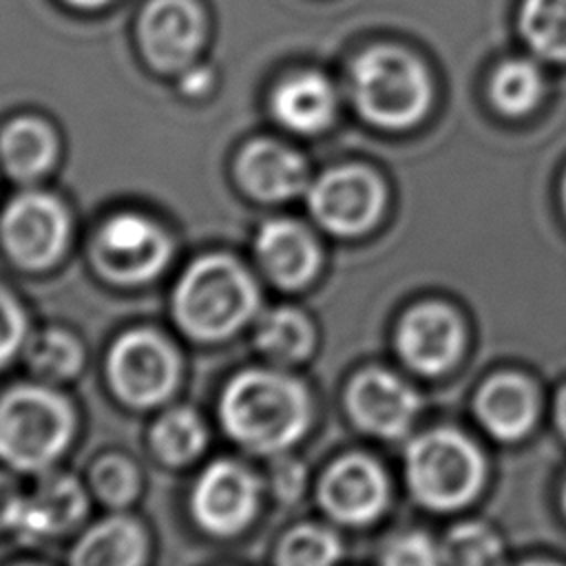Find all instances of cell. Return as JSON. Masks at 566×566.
Wrapping results in <instances>:
<instances>
[{
  "label": "cell",
  "instance_id": "20",
  "mask_svg": "<svg viewBox=\"0 0 566 566\" xmlns=\"http://www.w3.org/2000/svg\"><path fill=\"white\" fill-rule=\"evenodd\" d=\"M57 153L53 128L40 117H15L0 130V159L7 172L29 181L44 175Z\"/></svg>",
  "mask_w": 566,
  "mask_h": 566
},
{
  "label": "cell",
  "instance_id": "15",
  "mask_svg": "<svg viewBox=\"0 0 566 566\" xmlns=\"http://www.w3.org/2000/svg\"><path fill=\"white\" fill-rule=\"evenodd\" d=\"M237 177L252 197L283 201L305 188L307 170L294 148L274 139H254L239 153Z\"/></svg>",
  "mask_w": 566,
  "mask_h": 566
},
{
  "label": "cell",
  "instance_id": "17",
  "mask_svg": "<svg viewBox=\"0 0 566 566\" xmlns=\"http://www.w3.org/2000/svg\"><path fill=\"white\" fill-rule=\"evenodd\" d=\"M475 413L484 429L500 440H520L526 436L537 416L535 389L515 374L489 378L475 400Z\"/></svg>",
  "mask_w": 566,
  "mask_h": 566
},
{
  "label": "cell",
  "instance_id": "26",
  "mask_svg": "<svg viewBox=\"0 0 566 566\" xmlns=\"http://www.w3.org/2000/svg\"><path fill=\"white\" fill-rule=\"evenodd\" d=\"M444 566H500L502 544L497 535L484 524L467 522L455 526L442 548Z\"/></svg>",
  "mask_w": 566,
  "mask_h": 566
},
{
  "label": "cell",
  "instance_id": "9",
  "mask_svg": "<svg viewBox=\"0 0 566 566\" xmlns=\"http://www.w3.org/2000/svg\"><path fill=\"white\" fill-rule=\"evenodd\" d=\"M168 237L137 212L113 214L95 237V259L115 281L137 283L155 276L168 261Z\"/></svg>",
  "mask_w": 566,
  "mask_h": 566
},
{
  "label": "cell",
  "instance_id": "31",
  "mask_svg": "<svg viewBox=\"0 0 566 566\" xmlns=\"http://www.w3.org/2000/svg\"><path fill=\"white\" fill-rule=\"evenodd\" d=\"M24 336V318L15 301L0 290V367L15 354Z\"/></svg>",
  "mask_w": 566,
  "mask_h": 566
},
{
  "label": "cell",
  "instance_id": "30",
  "mask_svg": "<svg viewBox=\"0 0 566 566\" xmlns=\"http://www.w3.org/2000/svg\"><path fill=\"white\" fill-rule=\"evenodd\" d=\"M380 566H444L440 548L422 533L396 537L382 553Z\"/></svg>",
  "mask_w": 566,
  "mask_h": 566
},
{
  "label": "cell",
  "instance_id": "24",
  "mask_svg": "<svg viewBox=\"0 0 566 566\" xmlns=\"http://www.w3.org/2000/svg\"><path fill=\"white\" fill-rule=\"evenodd\" d=\"M259 347L276 360H298L314 343L310 321L294 310H276L263 318L256 332Z\"/></svg>",
  "mask_w": 566,
  "mask_h": 566
},
{
  "label": "cell",
  "instance_id": "4",
  "mask_svg": "<svg viewBox=\"0 0 566 566\" xmlns=\"http://www.w3.org/2000/svg\"><path fill=\"white\" fill-rule=\"evenodd\" d=\"M478 447L453 429L422 433L407 449V482L429 509L453 511L471 502L482 484Z\"/></svg>",
  "mask_w": 566,
  "mask_h": 566
},
{
  "label": "cell",
  "instance_id": "27",
  "mask_svg": "<svg viewBox=\"0 0 566 566\" xmlns=\"http://www.w3.org/2000/svg\"><path fill=\"white\" fill-rule=\"evenodd\" d=\"M338 551L334 533L321 526H298L281 542L279 566H332Z\"/></svg>",
  "mask_w": 566,
  "mask_h": 566
},
{
  "label": "cell",
  "instance_id": "36",
  "mask_svg": "<svg viewBox=\"0 0 566 566\" xmlns=\"http://www.w3.org/2000/svg\"><path fill=\"white\" fill-rule=\"evenodd\" d=\"M524 566H555V564H542V562H535V564H524Z\"/></svg>",
  "mask_w": 566,
  "mask_h": 566
},
{
  "label": "cell",
  "instance_id": "1",
  "mask_svg": "<svg viewBox=\"0 0 566 566\" xmlns=\"http://www.w3.org/2000/svg\"><path fill=\"white\" fill-rule=\"evenodd\" d=\"M305 389L276 371H243L223 391L221 420L243 447L272 453L292 444L307 424Z\"/></svg>",
  "mask_w": 566,
  "mask_h": 566
},
{
  "label": "cell",
  "instance_id": "33",
  "mask_svg": "<svg viewBox=\"0 0 566 566\" xmlns=\"http://www.w3.org/2000/svg\"><path fill=\"white\" fill-rule=\"evenodd\" d=\"M210 82H212V75L201 69V66H188L184 71V77H181V88L188 93V95H199L203 93L206 88H210Z\"/></svg>",
  "mask_w": 566,
  "mask_h": 566
},
{
  "label": "cell",
  "instance_id": "5",
  "mask_svg": "<svg viewBox=\"0 0 566 566\" xmlns=\"http://www.w3.org/2000/svg\"><path fill=\"white\" fill-rule=\"evenodd\" d=\"M73 418L66 402L42 387H18L0 400V458L22 471L51 464L66 447Z\"/></svg>",
  "mask_w": 566,
  "mask_h": 566
},
{
  "label": "cell",
  "instance_id": "2",
  "mask_svg": "<svg viewBox=\"0 0 566 566\" xmlns=\"http://www.w3.org/2000/svg\"><path fill=\"white\" fill-rule=\"evenodd\" d=\"M354 104L382 128H407L429 108L431 84L422 62L400 46H371L349 71Z\"/></svg>",
  "mask_w": 566,
  "mask_h": 566
},
{
  "label": "cell",
  "instance_id": "18",
  "mask_svg": "<svg viewBox=\"0 0 566 566\" xmlns=\"http://www.w3.org/2000/svg\"><path fill=\"white\" fill-rule=\"evenodd\" d=\"M256 254L270 276L285 285L307 283L318 268V250L307 230L287 219H274L261 226L256 234Z\"/></svg>",
  "mask_w": 566,
  "mask_h": 566
},
{
  "label": "cell",
  "instance_id": "23",
  "mask_svg": "<svg viewBox=\"0 0 566 566\" xmlns=\"http://www.w3.org/2000/svg\"><path fill=\"white\" fill-rule=\"evenodd\" d=\"M520 31L537 55L566 62V0H524Z\"/></svg>",
  "mask_w": 566,
  "mask_h": 566
},
{
  "label": "cell",
  "instance_id": "8",
  "mask_svg": "<svg viewBox=\"0 0 566 566\" xmlns=\"http://www.w3.org/2000/svg\"><path fill=\"white\" fill-rule=\"evenodd\" d=\"M108 378L122 400L148 407L172 391L177 358L168 343L153 332H130L111 349Z\"/></svg>",
  "mask_w": 566,
  "mask_h": 566
},
{
  "label": "cell",
  "instance_id": "37",
  "mask_svg": "<svg viewBox=\"0 0 566 566\" xmlns=\"http://www.w3.org/2000/svg\"><path fill=\"white\" fill-rule=\"evenodd\" d=\"M562 197H564V208H566V177H564V192H562Z\"/></svg>",
  "mask_w": 566,
  "mask_h": 566
},
{
  "label": "cell",
  "instance_id": "28",
  "mask_svg": "<svg viewBox=\"0 0 566 566\" xmlns=\"http://www.w3.org/2000/svg\"><path fill=\"white\" fill-rule=\"evenodd\" d=\"M29 363L35 371L53 378H66L80 369L82 349L64 332H44L29 347Z\"/></svg>",
  "mask_w": 566,
  "mask_h": 566
},
{
  "label": "cell",
  "instance_id": "6",
  "mask_svg": "<svg viewBox=\"0 0 566 566\" xmlns=\"http://www.w3.org/2000/svg\"><path fill=\"white\" fill-rule=\"evenodd\" d=\"M307 201L323 228L336 234H358L371 228L380 217L385 186L363 166H340L314 181Z\"/></svg>",
  "mask_w": 566,
  "mask_h": 566
},
{
  "label": "cell",
  "instance_id": "32",
  "mask_svg": "<svg viewBox=\"0 0 566 566\" xmlns=\"http://www.w3.org/2000/svg\"><path fill=\"white\" fill-rule=\"evenodd\" d=\"M18 504H20V495L15 493L13 484L0 475V528L13 524Z\"/></svg>",
  "mask_w": 566,
  "mask_h": 566
},
{
  "label": "cell",
  "instance_id": "14",
  "mask_svg": "<svg viewBox=\"0 0 566 566\" xmlns=\"http://www.w3.org/2000/svg\"><path fill=\"white\" fill-rule=\"evenodd\" d=\"M347 405L365 431L396 438L411 424L418 411V396L398 376L382 369H367L354 378L347 391Z\"/></svg>",
  "mask_w": 566,
  "mask_h": 566
},
{
  "label": "cell",
  "instance_id": "25",
  "mask_svg": "<svg viewBox=\"0 0 566 566\" xmlns=\"http://www.w3.org/2000/svg\"><path fill=\"white\" fill-rule=\"evenodd\" d=\"M206 442L201 420L190 409H170L153 429V444L157 453L172 464L195 458Z\"/></svg>",
  "mask_w": 566,
  "mask_h": 566
},
{
  "label": "cell",
  "instance_id": "13",
  "mask_svg": "<svg viewBox=\"0 0 566 566\" xmlns=\"http://www.w3.org/2000/svg\"><path fill=\"white\" fill-rule=\"evenodd\" d=\"M389 497L382 469L365 455H345L334 462L321 482V502L345 524H367L380 515Z\"/></svg>",
  "mask_w": 566,
  "mask_h": 566
},
{
  "label": "cell",
  "instance_id": "10",
  "mask_svg": "<svg viewBox=\"0 0 566 566\" xmlns=\"http://www.w3.org/2000/svg\"><path fill=\"white\" fill-rule=\"evenodd\" d=\"M9 254L27 268H44L57 259L69 237V217L62 203L46 192L15 197L0 221Z\"/></svg>",
  "mask_w": 566,
  "mask_h": 566
},
{
  "label": "cell",
  "instance_id": "35",
  "mask_svg": "<svg viewBox=\"0 0 566 566\" xmlns=\"http://www.w3.org/2000/svg\"><path fill=\"white\" fill-rule=\"evenodd\" d=\"M64 2H69V4H73L77 9H97V7H102V4H106L111 0H64Z\"/></svg>",
  "mask_w": 566,
  "mask_h": 566
},
{
  "label": "cell",
  "instance_id": "11",
  "mask_svg": "<svg viewBox=\"0 0 566 566\" xmlns=\"http://www.w3.org/2000/svg\"><path fill=\"white\" fill-rule=\"evenodd\" d=\"M398 352L420 374L449 369L464 343V329L455 312L442 303H422L405 314L398 327Z\"/></svg>",
  "mask_w": 566,
  "mask_h": 566
},
{
  "label": "cell",
  "instance_id": "16",
  "mask_svg": "<svg viewBox=\"0 0 566 566\" xmlns=\"http://www.w3.org/2000/svg\"><path fill=\"white\" fill-rule=\"evenodd\" d=\"M272 115L281 126L298 135L325 130L336 115V91L316 71H298L276 84L270 97Z\"/></svg>",
  "mask_w": 566,
  "mask_h": 566
},
{
  "label": "cell",
  "instance_id": "3",
  "mask_svg": "<svg viewBox=\"0 0 566 566\" xmlns=\"http://www.w3.org/2000/svg\"><path fill=\"white\" fill-rule=\"evenodd\" d=\"M250 274L230 256L212 254L192 263L175 292V316L197 338H223L256 310Z\"/></svg>",
  "mask_w": 566,
  "mask_h": 566
},
{
  "label": "cell",
  "instance_id": "38",
  "mask_svg": "<svg viewBox=\"0 0 566 566\" xmlns=\"http://www.w3.org/2000/svg\"><path fill=\"white\" fill-rule=\"evenodd\" d=\"M564 506H566V489H564Z\"/></svg>",
  "mask_w": 566,
  "mask_h": 566
},
{
  "label": "cell",
  "instance_id": "22",
  "mask_svg": "<svg viewBox=\"0 0 566 566\" xmlns=\"http://www.w3.org/2000/svg\"><path fill=\"white\" fill-rule=\"evenodd\" d=\"M489 93L500 113L517 117L539 102L544 93V75L533 60L513 57L493 71Z\"/></svg>",
  "mask_w": 566,
  "mask_h": 566
},
{
  "label": "cell",
  "instance_id": "12",
  "mask_svg": "<svg viewBox=\"0 0 566 566\" xmlns=\"http://www.w3.org/2000/svg\"><path fill=\"white\" fill-rule=\"evenodd\" d=\"M254 506V478L243 467L226 460L210 464L192 491V511L197 522L217 535L241 531L250 522Z\"/></svg>",
  "mask_w": 566,
  "mask_h": 566
},
{
  "label": "cell",
  "instance_id": "19",
  "mask_svg": "<svg viewBox=\"0 0 566 566\" xmlns=\"http://www.w3.org/2000/svg\"><path fill=\"white\" fill-rule=\"evenodd\" d=\"M84 511V493L71 478L46 480L31 497H20L13 524L27 537L69 528Z\"/></svg>",
  "mask_w": 566,
  "mask_h": 566
},
{
  "label": "cell",
  "instance_id": "21",
  "mask_svg": "<svg viewBox=\"0 0 566 566\" xmlns=\"http://www.w3.org/2000/svg\"><path fill=\"white\" fill-rule=\"evenodd\" d=\"M144 535L126 517H111L93 526L73 553V566H139Z\"/></svg>",
  "mask_w": 566,
  "mask_h": 566
},
{
  "label": "cell",
  "instance_id": "7",
  "mask_svg": "<svg viewBox=\"0 0 566 566\" xmlns=\"http://www.w3.org/2000/svg\"><path fill=\"white\" fill-rule=\"evenodd\" d=\"M137 35L150 66L166 73L186 71L203 44L206 15L197 0H148Z\"/></svg>",
  "mask_w": 566,
  "mask_h": 566
},
{
  "label": "cell",
  "instance_id": "34",
  "mask_svg": "<svg viewBox=\"0 0 566 566\" xmlns=\"http://www.w3.org/2000/svg\"><path fill=\"white\" fill-rule=\"evenodd\" d=\"M555 420H557L559 431H562L564 438H566V389H562L559 396H557V400H555Z\"/></svg>",
  "mask_w": 566,
  "mask_h": 566
},
{
  "label": "cell",
  "instance_id": "29",
  "mask_svg": "<svg viewBox=\"0 0 566 566\" xmlns=\"http://www.w3.org/2000/svg\"><path fill=\"white\" fill-rule=\"evenodd\" d=\"M93 484L102 500L111 504H124L137 491V473L128 460L108 455L95 464Z\"/></svg>",
  "mask_w": 566,
  "mask_h": 566
}]
</instances>
